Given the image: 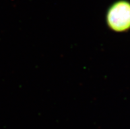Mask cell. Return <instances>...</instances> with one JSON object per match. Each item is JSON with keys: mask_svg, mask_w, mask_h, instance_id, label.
Masks as SVG:
<instances>
[{"mask_svg": "<svg viewBox=\"0 0 130 129\" xmlns=\"http://www.w3.org/2000/svg\"><path fill=\"white\" fill-rule=\"evenodd\" d=\"M106 24L111 31L125 33L130 30V2L118 0L111 4L106 13Z\"/></svg>", "mask_w": 130, "mask_h": 129, "instance_id": "6da1fadb", "label": "cell"}]
</instances>
